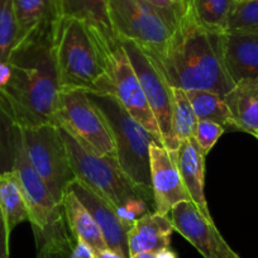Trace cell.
Returning <instances> with one entry per match:
<instances>
[{
    "label": "cell",
    "mask_w": 258,
    "mask_h": 258,
    "mask_svg": "<svg viewBox=\"0 0 258 258\" xmlns=\"http://www.w3.org/2000/svg\"><path fill=\"white\" fill-rule=\"evenodd\" d=\"M237 131L258 136V80L240 81L224 96Z\"/></svg>",
    "instance_id": "obj_19"
},
{
    "label": "cell",
    "mask_w": 258,
    "mask_h": 258,
    "mask_svg": "<svg viewBox=\"0 0 258 258\" xmlns=\"http://www.w3.org/2000/svg\"><path fill=\"white\" fill-rule=\"evenodd\" d=\"M18 24V42L59 21L54 0H13Z\"/></svg>",
    "instance_id": "obj_21"
},
{
    "label": "cell",
    "mask_w": 258,
    "mask_h": 258,
    "mask_svg": "<svg viewBox=\"0 0 258 258\" xmlns=\"http://www.w3.org/2000/svg\"><path fill=\"white\" fill-rule=\"evenodd\" d=\"M58 131L78 180L110 203L114 209L133 202H146L155 209L152 188L136 183L124 172L118 160L98 153L61 125H58Z\"/></svg>",
    "instance_id": "obj_5"
},
{
    "label": "cell",
    "mask_w": 258,
    "mask_h": 258,
    "mask_svg": "<svg viewBox=\"0 0 258 258\" xmlns=\"http://www.w3.org/2000/svg\"><path fill=\"white\" fill-rule=\"evenodd\" d=\"M19 131L29 162L46 183L53 199L62 203L69 185L76 177L58 125L43 124L32 128H19Z\"/></svg>",
    "instance_id": "obj_8"
},
{
    "label": "cell",
    "mask_w": 258,
    "mask_h": 258,
    "mask_svg": "<svg viewBox=\"0 0 258 258\" xmlns=\"http://www.w3.org/2000/svg\"><path fill=\"white\" fill-rule=\"evenodd\" d=\"M257 140H258V136H257Z\"/></svg>",
    "instance_id": "obj_37"
},
{
    "label": "cell",
    "mask_w": 258,
    "mask_h": 258,
    "mask_svg": "<svg viewBox=\"0 0 258 258\" xmlns=\"http://www.w3.org/2000/svg\"><path fill=\"white\" fill-rule=\"evenodd\" d=\"M13 168L21 182L33 229L37 258H70L76 240L69 228L62 203H57L31 165L21 131L13 125Z\"/></svg>",
    "instance_id": "obj_4"
},
{
    "label": "cell",
    "mask_w": 258,
    "mask_h": 258,
    "mask_svg": "<svg viewBox=\"0 0 258 258\" xmlns=\"http://www.w3.org/2000/svg\"><path fill=\"white\" fill-rule=\"evenodd\" d=\"M146 2L157 8L176 28L182 21L185 14L187 13V9H185L181 4L176 3L173 0H146Z\"/></svg>",
    "instance_id": "obj_29"
},
{
    "label": "cell",
    "mask_w": 258,
    "mask_h": 258,
    "mask_svg": "<svg viewBox=\"0 0 258 258\" xmlns=\"http://www.w3.org/2000/svg\"><path fill=\"white\" fill-rule=\"evenodd\" d=\"M0 210L11 233L17 225L29 219L21 182L14 170L0 173Z\"/></svg>",
    "instance_id": "obj_22"
},
{
    "label": "cell",
    "mask_w": 258,
    "mask_h": 258,
    "mask_svg": "<svg viewBox=\"0 0 258 258\" xmlns=\"http://www.w3.org/2000/svg\"><path fill=\"white\" fill-rule=\"evenodd\" d=\"M170 214L175 232L180 233L204 258H242L225 242L214 222L203 217L191 202L178 203Z\"/></svg>",
    "instance_id": "obj_12"
},
{
    "label": "cell",
    "mask_w": 258,
    "mask_h": 258,
    "mask_svg": "<svg viewBox=\"0 0 258 258\" xmlns=\"http://www.w3.org/2000/svg\"><path fill=\"white\" fill-rule=\"evenodd\" d=\"M108 68L113 81L111 95L138 123L142 124L148 132L162 142L160 128L146 99L142 85L119 41L109 49Z\"/></svg>",
    "instance_id": "obj_11"
},
{
    "label": "cell",
    "mask_w": 258,
    "mask_h": 258,
    "mask_svg": "<svg viewBox=\"0 0 258 258\" xmlns=\"http://www.w3.org/2000/svg\"><path fill=\"white\" fill-rule=\"evenodd\" d=\"M94 258H125L121 254H119L115 250L110 249V248H105L103 250H99V252H95V255Z\"/></svg>",
    "instance_id": "obj_33"
},
{
    "label": "cell",
    "mask_w": 258,
    "mask_h": 258,
    "mask_svg": "<svg viewBox=\"0 0 258 258\" xmlns=\"http://www.w3.org/2000/svg\"><path fill=\"white\" fill-rule=\"evenodd\" d=\"M54 6L58 19L83 21L100 32L110 43L118 42L109 17V0H54Z\"/></svg>",
    "instance_id": "obj_18"
},
{
    "label": "cell",
    "mask_w": 258,
    "mask_h": 258,
    "mask_svg": "<svg viewBox=\"0 0 258 258\" xmlns=\"http://www.w3.org/2000/svg\"><path fill=\"white\" fill-rule=\"evenodd\" d=\"M173 2L181 4L185 9H188V6H190V0H173Z\"/></svg>",
    "instance_id": "obj_36"
},
{
    "label": "cell",
    "mask_w": 258,
    "mask_h": 258,
    "mask_svg": "<svg viewBox=\"0 0 258 258\" xmlns=\"http://www.w3.org/2000/svg\"><path fill=\"white\" fill-rule=\"evenodd\" d=\"M62 205H63L69 228H70L75 240H81V242L86 243L95 252L108 248L103 234H101V230L99 229L95 220L93 219L90 213L86 210V208L78 199L75 194L69 188L63 195Z\"/></svg>",
    "instance_id": "obj_20"
},
{
    "label": "cell",
    "mask_w": 258,
    "mask_h": 258,
    "mask_svg": "<svg viewBox=\"0 0 258 258\" xmlns=\"http://www.w3.org/2000/svg\"><path fill=\"white\" fill-rule=\"evenodd\" d=\"M186 94L197 114L198 120L214 121L225 129L232 128L237 131L224 96L208 90H188Z\"/></svg>",
    "instance_id": "obj_23"
},
{
    "label": "cell",
    "mask_w": 258,
    "mask_h": 258,
    "mask_svg": "<svg viewBox=\"0 0 258 258\" xmlns=\"http://www.w3.org/2000/svg\"><path fill=\"white\" fill-rule=\"evenodd\" d=\"M219 32L198 23L190 11L160 56H152L171 88L208 90L225 96L235 84L225 70Z\"/></svg>",
    "instance_id": "obj_2"
},
{
    "label": "cell",
    "mask_w": 258,
    "mask_h": 258,
    "mask_svg": "<svg viewBox=\"0 0 258 258\" xmlns=\"http://www.w3.org/2000/svg\"><path fill=\"white\" fill-rule=\"evenodd\" d=\"M237 0H190L188 11L195 21L213 32H224Z\"/></svg>",
    "instance_id": "obj_24"
},
{
    "label": "cell",
    "mask_w": 258,
    "mask_h": 258,
    "mask_svg": "<svg viewBox=\"0 0 258 258\" xmlns=\"http://www.w3.org/2000/svg\"><path fill=\"white\" fill-rule=\"evenodd\" d=\"M68 188L75 194L86 210L90 213L99 229L101 230L108 248L115 250L123 257L131 258L128 248V233L119 220L113 205L99 197L95 191L91 190L78 178H74Z\"/></svg>",
    "instance_id": "obj_15"
},
{
    "label": "cell",
    "mask_w": 258,
    "mask_h": 258,
    "mask_svg": "<svg viewBox=\"0 0 258 258\" xmlns=\"http://www.w3.org/2000/svg\"><path fill=\"white\" fill-rule=\"evenodd\" d=\"M18 43V24L13 0H0V61L8 62Z\"/></svg>",
    "instance_id": "obj_26"
},
{
    "label": "cell",
    "mask_w": 258,
    "mask_h": 258,
    "mask_svg": "<svg viewBox=\"0 0 258 258\" xmlns=\"http://www.w3.org/2000/svg\"><path fill=\"white\" fill-rule=\"evenodd\" d=\"M12 78V69L8 62L0 61V89L4 88Z\"/></svg>",
    "instance_id": "obj_32"
},
{
    "label": "cell",
    "mask_w": 258,
    "mask_h": 258,
    "mask_svg": "<svg viewBox=\"0 0 258 258\" xmlns=\"http://www.w3.org/2000/svg\"><path fill=\"white\" fill-rule=\"evenodd\" d=\"M131 258H157V253L148 250V252H141L131 255Z\"/></svg>",
    "instance_id": "obj_35"
},
{
    "label": "cell",
    "mask_w": 258,
    "mask_h": 258,
    "mask_svg": "<svg viewBox=\"0 0 258 258\" xmlns=\"http://www.w3.org/2000/svg\"><path fill=\"white\" fill-rule=\"evenodd\" d=\"M172 95L173 136H175L176 141L180 143L182 142V141L188 140V138L195 137L198 118L185 90L178 88H172Z\"/></svg>",
    "instance_id": "obj_25"
},
{
    "label": "cell",
    "mask_w": 258,
    "mask_h": 258,
    "mask_svg": "<svg viewBox=\"0 0 258 258\" xmlns=\"http://www.w3.org/2000/svg\"><path fill=\"white\" fill-rule=\"evenodd\" d=\"M225 128L220 124L214 123L210 120H198L197 131H195V140L199 143L202 150L205 155L213 150L215 143L220 138V136L224 133Z\"/></svg>",
    "instance_id": "obj_28"
},
{
    "label": "cell",
    "mask_w": 258,
    "mask_h": 258,
    "mask_svg": "<svg viewBox=\"0 0 258 258\" xmlns=\"http://www.w3.org/2000/svg\"><path fill=\"white\" fill-rule=\"evenodd\" d=\"M175 232L172 220L168 215L151 212L136 220L128 232L129 254L141 252H158L170 248L171 237Z\"/></svg>",
    "instance_id": "obj_17"
},
{
    "label": "cell",
    "mask_w": 258,
    "mask_h": 258,
    "mask_svg": "<svg viewBox=\"0 0 258 258\" xmlns=\"http://www.w3.org/2000/svg\"><path fill=\"white\" fill-rule=\"evenodd\" d=\"M109 17L116 38L136 42L152 56L163 53L176 31L146 0H109Z\"/></svg>",
    "instance_id": "obj_7"
},
{
    "label": "cell",
    "mask_w": 258,
    "mask_h": 258,
    "mask_svg": "<svg viewBox=\"0 0 258 258\" xmlns=\"http://www.w3.org/2000/svg\"><path fill=\"white\" fill-rule=\"evenodd\" d=\"M150 166L156 213L170 215L172 208L178 203L191 202L178 172L176 157L161 143L151 145Z\"/></svg>",
    "instance_id": "obj_13"
},
{
    "label": "cell",
    "mask_w": 258,
    "mask_h": 258,
    "mask_svg": "<svg viewBox=\"0 0 258 258\" xmlns=\"http://www.w3.org/2000/svg\"><path fill=\"white\" fill-rule=\"evenodd\" d=\"M9 237H11V230L8 229L3 213L0 210V258H11L9 257Z\"/></svg>",
    "instance_id": "obj_30"
},
{
    "label": "cell",
    "mask_w": 258,
    "mask_h": 258,
    "mask_svg": "<svg viewBox=\"0 0 258 258\" xmlns=\"http://www.w3.org/2000/svg\"><path fill=\"white\" fill-rule=\"evenodd\" d=\"M88 95L108 124L120 167L136 183L152 188L150 147L152 143L162 145V142L138 123L113 95L91 93Z\"/></svg>",
    "instance_id": "obj_6"
},
{
    "label": "cell",
    "mask_w": 258,
    "mask_h": 258,
    "mask_svg": "<svg viewBox=\"0 0 258 258\" xmlns=\"http://www.w3.org/2000/svg\"><path fill=\"white\" fill-rule=\"evenodd\" d=\"M57 125H61L76 140L98 153L116 160V150L103 114L91 103L86 91L61 89L56 111Z\"/></svg>",
    "instance_id": "obj_9"
},
{
    "label": "cell",
    "mask_w": 258,
    "mask_h": 258,
    "mask_svg": "<svg viewBox=\"0 0 258 258\" xmlns=\"http://www.w3.org/2000/svg\"><path fill=\"white\" fill-rule=\"evenodd\" d=\"M243 28H258V0L235 2L234 8L228 19L227 29Z\"/></svg>",
    "instance_id": "obj_27"
},
{
    "label": "cell",
    "mask_w": 258,
    "mask_h": 258,
    "mask_svg": "<svg viewBox=\"0 0 258 258\" xmlns=\"http://www.w3.org/2000/svg\"><path fill=\"white\" fill-rule=\"evenodd\" d=\"M94 255H95V250L90 245L81 242V240H76L70 258H94Z\"/></svg>",
    "instance_id": "obj_31"
},
{
    "label": "cell",
    "mask_w": 258,
    "mask_h": 258,
    "mask_svg": "<svg viewBox=\"0 0 258 258\" xmlns=\"http://www.w3.org/2000/svg\"><path fill=\"white\" fill-rule=\"evenodd\" d=\"M225 70L233 80H258V28L227 29L220 34Z\"/></svg>",
    "instance_id": "obj_14"
},
{
    "label": "cell",
    "mask_w": 258,
    "mask_h": 258,
    "mask_svg": "<svg viewBox=\"0 0 258 258\" xmlns=\"http://www.w3.org/2000/svg\"><path fill=\"white\" fill-rule=\"evenodd\" d=\"M156 253H157V258H177V254L171 248H165Z\"/></svg>",
    "instance_id": "obj_34"
},
{
    "label": "cell",
    "mask_w": 258,
    "mask_h": 258,
    "mask_svg": "<svg viewBox=\"0 0 258 258\" xmlns=\"http://www.w3.org/2000/svg\"><path fill=\"white\" fill-rule=\"evenodd\" d=\"M54 26L18 42L8 63L12 78L0 89V110L19 128L54 124L61 91L54 59Z\"/></svg>",
    "instance_id": "obj_1"
},
{
    "label": "cell",
    "mask_w": 258,
    "mask_h": 258,
    "mask_svg": "<svg viewBox=\"0 0 258 258\" xmlns=\"http://www.w3.org/2000/svg\"><path fill=\"white\" fill-rule=\"evenodd\" d=\"M205 157L207 155L197 140L194 137L188 138L178 145L176 165L186 191L190 195L191 203L197 207L203 217L213 222L204 191Z\"/></svg>",
    "instance_id": "obj_16"
},
{
    "label": "cell",
    "mask_w": 258,
    "mask_h": 258,
    "mask_svg": "<svg viewBox=\"0 0 258 258\" xmlns=\"http://www.w3.org/2000/svg\"><path fill=\"white\" fill-rule=\"evenodd\" d=\"M111 46L114 44L85 22L59 19L54 37V59L61 89L111 95L113 81L108 68Z\"/></svg>",
    "instance_id": "obj_3"
},
{
    "label": "cell",
    "mask_w": 258,
    "mask_h": 258,
    "mask_svg": "<svg viewBox=\"0 0 258 258\" xmlns=\"http://www.w3.org/2000/svg\"><path fill=\"white\" fill-rule=\"evenodd\" d=\"M119 42L126 52V56L142 85L146 99L160 128L163 146L176 157L180 143L176 141L172 129V88L166 80L157 62L142 47L128 39H119Z\"/></svg>",
    "instance_id": "obj_10"
}]
</instances>
